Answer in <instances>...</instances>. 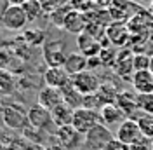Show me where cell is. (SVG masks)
Segmentation results:
<instances>
[{
    "mask_svg": "<svg viewBox=\"0 0 153 150\" xmlns=\"http://www.w3.org/2000/svg\"><path fill=\"white\" fill-rule=\"evenodd\" d=\"M99 117H101V124L110 128V126H118L120 122L125 121V115L120 112V108L115 103L111 105H105L101 110H99Z\"/></svg>",
    "mask_w": 153,
    "mask_h": 150,
    "instance_id": "21",
    "label": "cell"
},
{
    "mask_svg": "<svg viewBox=\"0 0 153 150\" xmlns=\"http://www.w3.org/2000/svg\"><path fill=\"white\" fill-rule=\"evenodd\" d=\"M131 37V32L125 23H111L106 28V38L111 46H125Z\"/></svg>",
    "mask_w": 153,
    "mask_h": 150,
    "instance_id": "18",
    "label": "cell"
},
{
    "mask_svg": "<svg viewBox=\"0 0 153 150\" xmlns=\"http://www.w3.org/2000/svg\"><path fill=\"white\" fill-rule=\"evenodd\" d=\"M71 80V77L66 74V70L61 66V68H47L44 72V82L49 87H54V89H63L66 87Z\"/></svg>",
    "mask_w": 153,
    "mask_h": 150,
    "instance_id": "15",
    "label": "cell"
},
{
    "mask_svg": "<svg viewBox=\"0 0 153 150\" xmlns=\"http://www.w3.org/2000/svg\"><path fill=\"white\" fill-rule=\"evenodd\" d=\"M70 84L73 86L82 96H91V94L97 93V89L101 86V80H99V77L94 72L85 70V72H82V74H78V75H73L71 80H70Z\"/></svg>",
    "mask_w": 153,
    "mask_h": 150,
    "instance_id": "7",
    "label": "cell"
},
{
    "mask_svg": "<svg viewBox=\"0 0 153 150\" xmlns=\"http://www.w3.org/2000/svg\"><path fill=\"white\" fill-rule=\"evenodd\" d=\"M105 150H127V147H124V145H122L120 141L113 140L111 143H110V145H108V147H106Z\"/></svg>",
    "mask_w": 153,
    "mask_h": 150,
    "instance_id": "37",
    "label": "cell"
},
{
    "mask_svg": "<svg viewBox=\"0 0 153 150\" xmlns=\"http://www.w3.org/2000/svg\"><path fill=\"white\" fill-rule=\"evenodd\" d=\"M137 9L139 7L131 0H113V4L108 9V14L111 18V23H125L131 21L132 16H136Z\"/></svg>",
    "mask_w": 153,
    "mask_h": 150,
    "instance_id": "8",
    "label": "cell"
},
{
    "mask_svg": "<svg viewBox=\"0 0 153 150\" xmlns=\"http://www.w3.org/2000/svg\"><path fill=\"white\" fill-rule=\"evenodd\" d=\"M23 37L28 42L30 46H40V44H45V32L40 28H30L23 32Z\"/></svg>",
    "mask_w": 153,
    "mask_h": 150,
    "instance_id": "27",
    "label": "cell"
},
{
    "mask_svg": "<svg viewBox=\"0 0 153 150\" xmlns=\"http://www.w3.org/2000/svg\"><path fill=\"white\" fill-rule=\"evenodd\" d=\"M21 9H23V12H25V16H26V19H28V23H33V21H37L40 16L45 14L38 0H26V2L21 5Z\"/></svg>",
    "mask_w": 153,
    "mask_h": 150,
    "instance_id": "25",
    "label": "cell"
},
{
    "mask_svg": "<svg viewBox=\"0 0 153 150\" xmlns=\"http://www.w3.org/2000/svg\"><path fill=\"white\" fill-rule=\"evenodd\" d=\"M9 2H10V5H23L26 0H9Z\"/></svg>",
    "mask_w": 153,
    "mask_h": 150,
    "instance_id": "39",
    "label": "cell"
},
{
    "mask_svg": "<svg viewBox=\"0 0 153 150\" xmlns=\"http://www.w3.org/2000/svg\"><path fill=\"white\" fill-rule=\"evenodd\" d=\"M143 138V133L139 129V124L136 119H125L124 122H120L117 126L115 131V140L120 141L124 147H131L136 141H139Z\"/></svg>",
    "mask_w": 153,
    "mask_h": 150,
    "instance_id": "5",
    "label": "cell"
},
{
    "mask_svg": "<svg viewBox=\"0 0 153 150\" xmlns=\"http://www.w3.org/2000/svg\"><path fill=\"white\" fill-rule=\"evenodd\" d=\"M26 112L21 105L18 103H9L5 105V108L2 110V122L7 129L12 131H25L28 128V117Z\"/></svg>",
    "mask_w": 153,
    "mask_h": 150,
    "instance_id": "2",
    "label": "cell"
},
{
    "mask_svg": "<svg viewBox=\"0 0 153 150\" xmlns=\"http://www.w3.org/2000/svg\"><path fill=\"white\" fill-rule=\"evenodd\" d=\"M137 108L143 115H153V93L137 94Z\"/></svg>",
    "mask_w": 153,
    "mask_h": 150,
    "instance_id": "28",
    "label": "cell"
},
{
    "mask_svg": "<svg viewBox=\"0 0 153 150\" xmlns=\"http://www.w3.org/2000/svg\"><path fill=\"white\" fill-rule=\"evenodd\" d=\"M115 105L120 108V112L125 115V119H134V115H137V119L143 115L137 108V94L132 91H120Z\"/></svg>",
    "mask_w": 153,
    "mask_h": 150,
    "instance_id": "10",
    "label": "cell"
},
{
    "mask_svg": "<svg viewBox=\"0 0 153 150\" xmlns=\"http://www.w3.org/2000/svg\"><path fill=\"white\" fill-rule=\"evenodd\" d=\"M0 25L9 32H21V30L26 28L28 19L25 16L21 5H10L9 9L5 10L4 18L0 19Z\"/></svg>",
    "mask_w": 153,
    "mask_h": 150,
    "instance_id": "9",
    "label": "cell"
},
{
    "mask_svg": "<svg viewBox=\"0 0 153 150\" xmlns=\"http://www.w3.org/2000/svg\"><path fill=\"white\" fill-rule=\"evenodd\" d=\"M101 49H103L101 42H97L96 38H92L89 33H85V32L76 37V51H78L80 54H84L85 58L99 56Z\"/></svg>",
    "mask_w": 153,
    "mask_h": 150,
    "instance_id": "13",
    "label": "cell"
},
{
    "mask_svg": "<svg viewBox=\"0 0 153 150\" xmlns=\"http://www.w3.org/2000/svg\"><path fill=\"white\" fill-rule=\"evenodd\" d=\"M85 26H87L85 14H82V12H78V10L70 9V12H68L66 18H65V23H63V30L78 37L80 33L85 32Z\"/></svg>",
    "mask_w": 153,
    "mask_h": 150,
    "instance_id": "14",
    "label": "cell"
},
{
    "mask_svg": "<svg viewBox=\"0 0 153 150\" xmlns=\"http://www.w3.org/2000/svg\"><path fill=\"white\" fill-rule=\"evenodd\" d=\"M97 58H99V61H101V66H108V68H113L115 63H117V58H118V51H117V49H115L113 46H110V47H103Z\"/></svg>",
    "mask_w": 153,
    "mask_h": 150,
    "instance_id": "26",
    "label": "cell"
},
{
    "mask_svg": "<svg viewBox=\"0 0 153 150\" xmlns=\"http://www.w3.org/2000/svg\"><path fill=\"white\" fill-rule=\"evenodd\" d=\"M26 117H28V126L33 128V129H38L42 133H51L52 136L56 134V126L52 122V117H51V112L45 110L44 106L40 105H31L26 112Z\"/></svg>",
    "mask_w": 153,
    "mask_h": 150,
    "instance_id": "1",
    "label": "cell"
},
{
    "mask_svg": "<svg viewBox=\"0 0 153 150\" xmlns=\"http://www.w3.org/2000/svg\"><path fill=\"white\" fill-rule=\"evenodd\" d=\"M73 113H75V110L63 101L61 105H57L54 110H51V117H52V122H54L56 128H65V126H71Z\"/></svg>",
    "mask_w": 153,
    "mask_h": 150,
    "instance_id": "20",
    "label": "cell"
},
{
    "mask_svg": "<svg viewBox=\"0 0 153 150\" xmlns=\"http://www.w3.org/2000/svg\"><path fill=\"white\" fill-rule=\"evenodd\" d=\"M101 124V117L97 110H89V108H76L73 113V122L71 128L76 133H80L82 136H85L87 133L91 131L92 128Z\"/></svg>",
    "mask_w": 153,
    "mask_h": 150,
    "instance_id": "4",
    "label": "cell"
},
{
    "mask_svg": "<svg viewBox=\"0 0 153 150\" xmlns=\"http://www.w3.org/2000/svg\"><path fill=\"white\" fill-rule=\"evenodd\" d=\"M132 59H134V52L125 49V51H118V58H117V63H115L113 70L118 75H122L125 80H131L134 75V65H132Z\"/></svg>",
    "mask_w": 153,
    "mask_h": 150,
    "instance_id": "16",
    "label": "cell"
},
{
    "mask_svg": "<svg viewBox=\"0 0 153 150\" xmlns=\"http://www.w3.org/2000/svg\"><path fill=\"white\" fill-rule=\"evenodd\" d=\"M61 93H63V101H65L66 105H70L73 110L82 108V105H84V96L78 93L71 84H68L66 87H63Z\"/></svg>",
    "mask_w": 153,
    "mask_h": 150,
    "instance_id": "23",
    "label": "cell"
},
{
    "mask_svg": "<svg viewBox=\"0 0 153 150\" xmlns=\"http://www.w3.org/2000/svg\"><path fill=\"white\" fill-rule=\"evenodd\" d=\"M134 65V72H139V70H148L150 68V56L144 54V52H136L132 59Z\"/></svg>",
    "mask_w": 153,
    "mask_h": 150,
    "instance_id": "32",
    "label": "cell"
},
{
    "mask_svg": "<svg viewBox=\"0 0 153 150\" xmlns=\"http://www.w3.org/2000/svg\"><path fill=\"white\" fill-rule=\"evenodd\" d=\"M136 94H150L153 93V74L150 70H139L134 72L132 79H131Z\"/></svg>",
    "mask_w": 153,
    "mask_h": 150,
    "instance_id": "17",
    "label": "cell"
},
{
    "mask_svg": "<svg viewBox=\"0 0 153 150\" xmlns=\"http://www.w3.org/2000/svg\"><path fill=\"white\" fill-rule=\"evenodd\" d=\"M37 103L51 112V110L56 108L57 105L63 103V93H61V89H54V87L45 86V87H42V89L38 91Z\"/></svg>",
    "mask_w": 153,
    "mask_h": 150,
    "instance_id": "11",
    "label": "cell"
},
{
    "mask_svg": "<svg viewBox=\"0 0 153 150\" xmlns=\"http://www.w3.org/2000/svg\"><path fill=\"white\" fill-rule=\"evenodd\" d=\"M63 68L66 70V74L70 75V77L82 74V72L87 70V58L84 56V54H80L78 51L68 52L66 61H65V66H63Z\"/></svg>",
    "mask_w": 153,
    "mask_h": 150,
    "instance_id": "19",
    "label": "cell"
},
{
    "mask_svg": "<svg viewBox=\"0 0 153 150\" xmlns=\"http://www.w3.org/2000/svg\"><path fill=\"white\" fill-rule=\"evenodd\" d=\"M134 4H136L137 7H146V9H148L153 4V0H134Z\"/></svg>",
    "mask_w": 153,
    "mask_h": 150,
    "instance_id": "38",
    "label": "cell"
},
{
    "mask_svg": "<svg viewBox=\"0 0 153 150\" xmlns=\"http://www.w3.org/2000/svg\"><path fill=\"white\" fill-rule=\"evenodd\" d=\"M14 91H16V79H14L12 72L0 68V94L10 96V94H14Z\"/></svg>",
    "mask_w": 153,
    "mask_h": 150,
    "instance_id": "24",
    "label": "cell"
},
{
    "mask_svg": "<svg viewBox=\"0 0 153 150\" xmlns=\"http://www.w3.org/2000/svg\"><path fill=\"white\" fill-rule=\"evenodd\" d=\"M92 4H94L96 9H105V10H108V9H110V5L113 4V0H92Z\"/></svg>",
    "mask_w": 153,
    "mask_h": 150,
    "instance_id": "35",
    "label": "cell"
},
{
    "mask_svg": "<svg viewBox=\"0 0 153 150\" xmlns=\"http://www.w3.org/2000/svg\"><path fill=\"white\" fill-rule=\"evenodd\" d=\"M56 140L65 147V150H75L78 148L84 140H80V133H76L71 126H65V128H57L56 129Z\"/></svg>",
    "mask_w": 153,
    "mask_h": 150,
    "instance_id": "12",
    "label": "cell"
},
{
    "mask_svg": "<svg viewBox=\"0 0 153 150\" xmlns=\"http://www.w3.org/2000/svg\"><path fill=\"white\" fill-rule=\"evenodd\" d=\"M70 5H63V7H59V9H56L54 12H51V23L56 26V28H61L63 30V23H65V18H66V14L70 12Z\"/></svg>",
    "mask_w": 153,
    "mask_h": 150,
    "instance_id": "30",
    "label": "cell"
},
{
    "mask_svg": "<svg viewBox=\"0 0 153 150\" xmlns=\"http://www.w3.org/2000/svg\"><path fill=\"white\" fill-rule=\"evenodd\" d=\"M101 66V61H99V58H87V70H91V72H94L96 68H99Z\"/></svg>",
    "mask_w": 153,
    "mask_h": 150,
    "instance_id": "36",
    "label": "cell"
},
{
    "mask_svg": "<svg viewBox=\"0 0 153 150\" xmlns=\"http://www.w3.org/2000/svg\"><path fill=\"white\" fill-rule=\"evenodd\" d=\"M44 61L47 63V68H61L66 61V52H65V44L61 40H47L42 49Z\"/></svg>",
    "mask_w": 153,
    "mask_h": 150,
    "instance_id": "6",
    "label": "cell"
},
{
    "mask_svg": "<svg viewBox=\"0 0 153 150\" xmlns=\"http://www.w3.org/2000/svg\"><path fill=\"white\" fill-rule=\"evenodd\" d=\"M68 5L73 10H78L82 14H89L91 10L94 9L92 0H68Z\"/></svg>",
    "mask_w": 153,
    "mask_h": 150,
    "instance_id": "31",
    "label": "cell"
},
{
    "mask_svg": "<svg viewBox=\"0 0 153 150\" xmlns=\"http://www.w3.org/2000/svg\"><path fill=\"white\" fill-rule=\"evenodd\" d=\"M127 150H152V140L150 138H141L139 141H136L134 145L127 147Z\"/></svg>",
    "mask_w": 153,
    "mask_h": 150,
    "instance_id": "34",
    "label": "cell"
},
{
    "mask_svg": "<svg viewBox=\"0 0 153 150\" xmlns=\"http://www.w3.org/2000/svg\"><path fill=\"white\" fill-rule=\"evenodd\" d=\"M113 140L115 134L110 131V128L99 124L84 136V147L85 150H105Z\"/></svg>",
    "mask_w": 153,
    "mask_h": 150,
    "instance_id": "3",
    "label": "cell"
},
{
    "mask_svg": "<svg viewBox=\"0 0 153 150\" xmlns=\"http://www.w3.org/2000/svg\"><path fill=\"white\" fill-rule=\"evenodd\" d=\"M148 10H150V16H152V18H153V4H152V5H150V7H148Z\"/></svg>",
    "mask_w": 153,
    "mask_h": 150,
    "instance_id": "41",
    "label": "cell"
},
{
    "mask_svg": "<svg viewBox=\"0 0 153 150\" xmlns=\"http://www.w3.org/2000/svg\"><path fill=\"white\" fill-rule=\"evenodd\" d=\"M96 94H97L99 101L105 106V105L115 103L117 98H118V94H120V91H118V87L115 84H111V82H101V86H99V89H97Z\"/></svg>",
    "mask_w": 153,
    "mask_h": 150,
    "instance_id": "22",
    "label": "cell"
},
{
    "mask_svg": "<svg viewBox=\"0 0 153 150\" xmlns=\"http://www.w3.org/2000/svg\"><path fill=\"white\" fill-rule=\"evenodd\" d=\"M38 2H40V5H42V9H44L45 14H51L56 9H59V7H63V5L68 4V0H38Z\"/></svg>",
    "mask_w": 153,
    "mask_h": 150,
    "instance_id": "33",
    "label": "cell"
},
{
    "mask_svg": "<svg viewBox=\"0 0 153 150\" xmlns=\"http://www.w3.org/2000/svg\"><path fill=\"white\" fill-rule=\"evenodd\" d=\"M152 150H153V140H152Z\"/></svg>",
    "mask_w": 153,
    "mask_h": 150,
    "instance_id": "42",
    "label": "cell"
},
{
    "mask_svg": "<svg viewBox=\"0 0 153 150\" xmlns=\"http://www.w3.org/2000/svg\"><path fill=\"white\" fill-rule=\"evenodd\" d=\"M139 124V129L143 133L144 138L153 140V115H141L139 119H136Z\"/></svg>",
    "mask_w": 153,
    "mask_h": 150,
    "instance_id": "29",
    "label": "cell"
},
{
    "mask_svg": "<svg viewBox=\"0 0 153 150\" xmlns=\"http://www.w3.org/2000/svg\"><path fill=\"white\" fill-rule=\"evenodd\" d=\"M148 70H150V72L153 74V54L150 56V68H148Z\"/></svg>",
    "mask_w": 153,
    "mask_h": 150,
    "instance_id": "40",
    "label": "cell"
}]
</instances>
